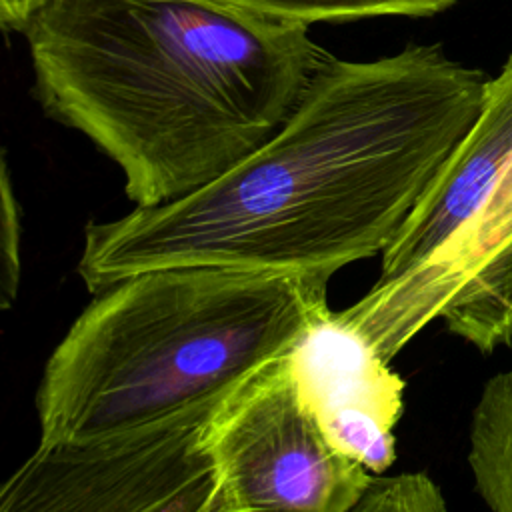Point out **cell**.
Returning <instances> with one entry per match:
<instances>
[{
  "instance_id": "obj_7",
  "label": "cell",
  "mask_w": 512,
  "mask_h": 512,
  "mask_svg": "<svg viewBox=\"0 0 512 512\" xmlns=\"http://www.w3.org/2000/svg\"><path fill=\"white\" fill-rule=\"evenodd\" d=\"M510 158L512 54L502 70L488 80L474 126L382 252V268L374 286L402 282L432 262L476 218Z\"/></svg>"
},
{
  "instance_id": "obj_8",
  "label": "cell",
  "mask_w": 512,
  "mask_h": 512,
  "mask_svg": "<svg viewBox=\"0 0 512 512\" xmlns=\"http://www.w3.org/2000/svg\"><path fill=\"white\" fill-rule=\"evenodd\" d=\"M468 466L490 512H512V368L488 378L468 430Z\"/></svg>"
},
{
  "instance_id": "obj_1",
  "label": "cell",
  "mask_w": 512,
  "mask_h": 512,
  "mask_svg": "<svg viewBox=\"0 0 512 512\" xmlns=\"http://www.w3.org/2000/svg\"><path fill=\"white\" fill-rule=\"evenodd\" d=\"M488 76L440 44L332 56L282 128L168 204L90 222L78 274L92 294L152 268L316 274L382 254L474 126Z\"/></svg>"
},
{
  "instance_id": "obj_4",
  "label": "cell",
  "mask_w": 512,
  "mask_h": 512,
  "mask_svg": "<svg viewBox=\"0 0 512 512\" xmlns=\"http://www.w3.org/2000/svg\"><path fill=\"white\" fill-rule=\"evenodd\" d=\"M206 446L224 512H350L374 478L328 440L288 356L206 420Z\"/></svg>"
},
{
  "instance_id": "obj_6",
  "label": "cell",
  "mask_w": 512,
  "mask_h": 512,
  "mask_svg": "<svg viewBox=\"0 0 512 512\" xmlns=\"http://www.w3.org/2000/svg\"><path fill=\"white\" fill-rule=\"evenodd\" d=\"M300 396L328 440L372 474L396 458L404 382L342 312H324L288 356Z\"/></svg>"
},
{
  "instance_id": "obj_12",
  "label": "cell",
  "mask_w": 512,
  "mask_h": 512,
  "mask_svg": "<svg viewBox=\"0 0 512 512\" xmlns=\"http://www.w3.org/2000/svg\"><path fill=\"white\" fill-rule=\"evenodd\" d=\"M52 0H0V22L4 30L24 32L34 16Z\"/></svg>"
},
{
  "instance_id": "obj_13",
  "label": "cell",
  "mask_w": 512,
  "mask_h": 512,
  "mask_svg": "<svg viewBox=\"0 0 512 512\" xmlns=\"http://www.w3.org/2000/svg\"><path fill=\"white\" fill-rule=\"evenodd\" d=\"M210 512H224V510H222V506H220V500H218V504H216V508H214V510H210Z\"/></svg>"
},
{
  "instance_id": "obj_10",
  "label": "cell",
  "mask_w": 512,
  "mask_h": 512,
  "mask_svg": "<svg viewBox=\"0 0 512 512\" xmlns=\"http://www.w3.org/2000/svg\"><path fill=\"white\" fill-rule=\"evenodd\" d=\"M350 512H448L438 484L424 472L374 474L368 490Z\"/></svg>"
},
{
  "instance_id": "obj_9",
  "label": "cell",
  "mask_w": 512,
  "mask_h": 512,
  "mask_svg": "<svg viewBox=\"0 0 512 512\" xmlns=\"http://www.w3.org/2000/svg\"><path fill=\"white\" fill-rule=\"evenodd\" d=\"M278 20L312 26L318 22H356L382 16L424 18L444 12L458 0H218Z\"/></svg>"
},
{
  "instance_id": "obj_5",
  "label": "cell",
  "mask_w": 512,
  "mask_h": 512,
  "mask_svg": "<svg viewBox=\"0 0 512 512\" xmlns=\"http://www.w3.org/2000/svg\"><path fill=\"white\" fill-rule=\"evenodd\" d=\"M344 316L390 362L422 328H446L490 354L512 342V158L476 218L424 268L372 286Z\"/></svg>"
},
{
  "instance_id": "obj_3",
  "label": "cell",
  "mask_w": 512,
  "mask_h": 512,
  "mask_svg": "<svg viewBox=\"0 0 512 512\" xmlns=\"http://www.w3.org/2000/svg\"><path fill=\"white\" fill-rule=\"evenodd\" d=\"M328 278L188 264L94 294L50 354L40 444H88L212 416L328 312Z\"/></svg>"
},
{
  "instance_id": "obj_11",
  "label": "cell",
  "mask_w": 512,
  "mask_h": 512,
  "mask_svg": "<svg viewBox=\"0 0 512 512\" xmlns=\"http://www.w3.org/2000/svg\"><path fill=\"white\" fill-rule=\"evenodd\" d=\"M20 286V208L12 188L6 158L0 184V300L10 308Z\"/></svg>"
},
{
  "instance_id": "obj_2",
  "label": "cell",
  "mask_w": 512,
  "mask_h": 512,
  "mask_svg": "<svg viewBox=\"0 0 512 512\" xmlns=\"http://www.w3.org/2000/svg\"><path fill=\"white\" fill-rule=\"evenodd\" d=\"M308 28L218 0H52L22 34L46 116L84 134L152 208L282 128L332 58Z\"/></svg>"
}]
</instances>
